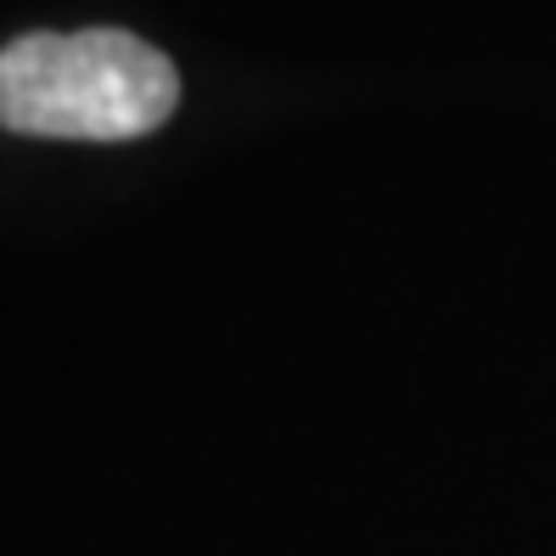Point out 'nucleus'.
<instances>
[{"mask_svg":"<svg viewBox=\"0 0 556 556\" xmlns=\"http://www.w3.org/2000/svg\"><path fill=\"white\" fill-rule=\"evenodd\" d=\"M180 74L124 28L0 46V129L46 141H136L175 113Z\"/></svg>","mask_w":556,"mask_h":556,"instance_id":"f257e3e1","label":"nucleus"}]
</instances>
